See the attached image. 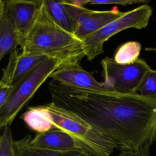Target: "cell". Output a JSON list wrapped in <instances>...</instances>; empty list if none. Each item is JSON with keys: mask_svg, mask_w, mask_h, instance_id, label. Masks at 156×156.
<instances>
[{"mask_svg": "<svg viewBox=\"0 0 156 156\" xmlns=\"http://www.w3.org/2000/svg\"><path fill=\"white\" fill-rule=\"evenodd\" d=\"M46 2L49 12L54 21L62 28L73 34L71 20L62 1L46 0Z\"/></svg>", "mask_w": 156, "mask_h": 156, "instance_id": "16", "label": "cell"}, {"mask_svg": "<svg viewBox=\"0 0 156 156\" xmlns=\"http://www.w3.org/2000/svg\"><path fill=\"white\" fill-rule=\"evenodd\" d=\"M23 55H46L79 63L85 56L83 41L59 26L49 12L46 0L24 35L21 46Z\"/></svg>", "mask_w": 156, "mask_h": 156, "instance_id": "2", "label": "cell"}, {"mask_svg": "<svg viewBox=\"0 0 156 156\" xmlns=\"http://www.w3.org/2000/svg\"><path fill=\"white\" fill-rule=\"evenodd\" d=\"M22 37L4 10V1H0V60L21 46Z\"/></svg>", "mask_w": 156, "mask_h": 156, "instance_id": "12", "label": "cell"}, {"mask_svg": "<svg viewBox=\"0 0 156 156\" xmlns=\"http://www.w3.org/2000/svg\"><path fill=\"white\" fill-rule=\"evenodd\" d=\"M76 63L68 59L49 57L37 65L13 85L7 102L0 108V127L10 126L16 115L32 98L36 91L57 69Z\"/></svg>", "mask_w": 156, "mask_h": 156, "instance_id": "3", "label": "cell"}, {"mask_svg": "<svg viewBox=\"0 0 156 156\" xmlns=\"http://www.w3.org/2000/svg\"><path fill=\"white\" fill-rule=\"evenodd\" d=\"M49 77L67 87L99 91H111L104 82L97 81L91 73L81 67L78 62L62 66L55 71Z\"/></svg>", "mask_w": 156, "mask_h": 156, "instance_id": "9", "label": "cell"}, {"mask_svg": "<svg viewBox=\"0 0 156 156\" xmlns=\"http://www.w3.org/2000/svg\"><path fill=\"white\" fill-rule=\"evenodd\" d=\"M20 117L31 130L38 133L55 129L45 105L30 107Z\"/></svg>", "mask_w": 156, "mask_h": 156, "instance_id": "13", "label": "cell"}, {"mask_svg": "<svg viewBox=\"0 0 156 156\" xmlns=\"http://www.w3.org/2000/svg\"><path fill=\"white\" fill-rule=\"evenodd\" d=\"M31 138L30 135H27L21 140H14L15 156H89L79 153H61L33 148L29 145Z\"/></svg>", "mask_w": 156, "mask_h": 156, "instance_id": "14", "label": "cell"}, {"mask_svg": "<svg viewBox=\"0 0 156 156\" xmlns=\"http://www.w3.org/2000/svg\"><path fill=\"white\" fill-rule=\"evenodd\" d=\"M153 9L147 4H143L132 10L124 12L116 20L109 23L98 31L83 38L85 57L88 61L104 52V44L111 37L129 28L141 29L147 26Z\"/></svg>", "mask_w": 156, "mask_h": 156, "instance_id": "5", "label": "cell"}, {"mask_svg": "<svg viewBox=\"0 0 156 156\" xmlns=\"http://www.w3.org/2000/svg\"><path fill=\"white\" fill-rule=\"evenodd\" d=\"M55 105L80 116L121 151H139L156 141V98L48 83Z\"/></svg>", "mask_w": 156, "mask_h": 156, "instance_id": "1", "label": "cell"}, {"mask_svg": "<svg viewBox=\"0 0 156 156\" xmlns=\"http://www.w3.org/2000/svg\"><path fill=\"white\" fill-rule=\"evenodd\" d=\"M13 90V85L0 83V108L9 100Z\"/></svg>", "mask_w": 156, "mask_h": 156, "instance_id": "20", "label": "cell"}, {"mask_svg": "<svg viewBox=\"0 0 156 156\" xmlns=\"http://www.w3.org/2000/svg\"><path fill=\"white\" fill-rule=\"evenodd\" d=\"M156 82V71L151 69L145 75L138 90L139 94L144 96L147 90Z\"/></svg>", "mask_w": 156, "mask_h": 156, "instance_id": "18", "label": "cell"}, {"mask_svg": "<svg viewBox=\"0 0 156 156\" xmlns=\"http://www.w3.org/2000/svg\"><path fill=\"white\" fill-rule=\"evenodd\" d=\"M55 129L71 135L93 151L97 156H111L116 145L96 131L76 113L60 107L52 102L44 104Z\"/></svg>", "mask_w": 156, "mask_h": 156, "instance_id": "4", "label": "cell"}, {"mask_svg": "<svg viewBox=\"0 0 156 156\" xmlns=\"http://www.w3.org/2000/svg\"><path fill=\"white\" fill-rule=\"evenodd\" d=\"M141 50V44L136 41H130L121 44L114 55V60L118 64L128 65L135 62Z\"/></svg>", "mask_w": 156, "mask_h": 156, "instance_id": "15", "label": "cell"}, {"mask_svg": "<svg viewBox=\"0 0 156 156\" xmlns=\"http://www.w3.org/2000/svg\"><path fill=\"white\" fill-rule=\"evenodd\" d=\"M144 96L151 98H156V82H155L153 85L147 90Z\"/></svg>", "mask_w": 156, "mask_h": 156, "instance_id": "22", "label": "cell"}, {"mask_svg": "<svg viewBox=\"0 0 156 156\" xmlns=\"http://www.w3.org/2000/svg\"><path fill=\"white\" fill-rule=\"evenodd\" d=\"M10 126L3 128L0 137V156H15Z\"/></svg>", "mask_w": 156, "mask_h": 156, "instance_id": "17", "label": "cell"}, {"mask_svg": "<svg viewBox=\"0 0 156 156\" xmlns=\"http://www.w3.org/2000/svg\"><path fill=\"white\" fill-rule=\"evenodd\" d=\"M41 2L42 0L4 1L5 12L23 39L31 27Z\"/></svg>", "mask_w": 156, "mask_h": 156, "instance_id": "10", "label": "cell"}, {"mask_svg": "<svg viewBox=\"0 0 156 156\" xmlns=\"http://www.w3.org/2000/svg\"><path fill=\"white\" fill-rule=\"evenodd\" d=\"M62 2L71 20L73 34L81 40L124 14L117 7L109 10L97 11L75 5L69 3L67 0Z\"/></svg>", "mask_w": 156, "mask_h": 156, "instance_id": "7", "label": "cell"}, {"mask_svg": "<svg viewBox=\"0 0 156 156\" xmlns=\"http://www.w3.org/2000/svg\"><path fill=\"white\" fill-rule=\"evenodd\" d=\"M150 152V147H146L139 151H121L116 156H144Z\"/></svg>", "mask_w": 156, "mask_h": 156, "instance_id": "21", "label": "cell"}, {"mask_svg": "<svg viewBox=\"0 0 156 156\" xmlns=\"http://www.w3.org/2000/svg\"><path fill=\"white\" fill-rule=\"evenodd\" d=\"M29 145L38 149L97 156L96 154L85 144L77 140L68 133L57 129H54L44 133H37L30 139Z\"/></svg>", "mask_w": 156, "mask_h": 156, "instance_id": "8", "label": "cell"}, {"mask_svg": "<svg viewBox=\"0 0 156 156\" xmlns=\"http://www.w3.org/2000/svg\"><path fill=\"white\" fill-rule=\"evenodd\" d=\"M49 57H51L46 55H23L18 49L13 50L7 66L2 69L0 83L14 85L35 66Z\"/></svg>", "mask_w": 156, "mask_h": 156, "instance_id": "11", "label": "cell"}, {"mask_svg": "<svg viewBox=\"0 0 156 156\" xmlns=\"http://www.w3.org/2000/svg\"><path fill=\"white\" fill-rule=\"evenodd\" d=\"M148 1L145 0H105V1H98V0H89L88 5H107V4H115L121 5H132L133 4L143 3L146 4Z\"/></svg>", "mask_w": 156, "mask_h": 156, "instance_id": "19", "label": "cell"}, {"mask_svg": "<svg viewBox=\"0 0 156 156\" xmlns=\"http://www.w3.org/2000/svg\"><path fill=\"white\" fill-rule=\"evenodd\" d=\"M144 156H150V152H149L148 153H147Z\"/></svg>", "mask_w": 156, "mask_h": 156, "instance_id": "23", "label": "cell"}, {"mask_svg": "<svg viewBox=\"0 0 156 156\" xmlns=\"http://www.w3.org/2000/svg\"><path fill=\"white\" fill-rule=\"evenodd\" d=\"M101 64L104 83L111 91L123 94L136 93L145 75L152 69L140 58L133 63L121 65L113 58L105 57Z\"/></svg>", "mask_w": 156, "mask_h": 156, "instance_id": "6", "label": "cell"}]
</instances>
